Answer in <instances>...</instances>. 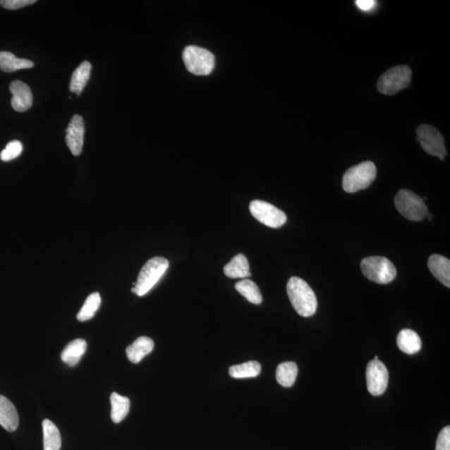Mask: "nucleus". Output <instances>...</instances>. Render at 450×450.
I'll return each mask as SVG.
<instances>
[{
    "label": "nucleus",
    "instance_id": "15",
    "mask_svg": "<svg viewBox=\"0 0 450 450\" xmlns=\"http://www.w3.org/2000/svg\"><path fill=\"white\" fill-rule=\"evenodd\" d=\"M154 347L152 339L145 336L138 338L131 346L126 348L128 359L133 364H138L144 359V357L153 351Z\"/></svg>",
    "mask_w": 450,
    "mask_h": 450
},
{
    "label": "nucleus",
    "instance_id": "25",
    "mask_svg": "<svg viewBox=\"0 0 450 450\" xmlns=\"http://www.w3.org/2000/svg\"><path fill=\"white\" fill-rule=\"evenodd\" d=\"M236 288L238 293H241L252 304L260 305L262 300H263L259 287L250 279H245L236 283Z\"/></svg>",
    "mask_w": 450,
    "mask_h": 450
},
{
    "label": "nucleus",
    "instance_id": "8",
    "mask_svg": "<svg viewBox=\"0 0 450 450\" xmlns=\"http://www.w3.org/2000/svg\"><path fill=\"white\" fill-rule=\"evenodd\" d=\"M417 140L427 154L437 156L443 160L447 154L444 146V139L437 128L429 126L421 125L417 128Z\"/></svg>",
    "mask_w": 450,
    "mask_h": 450
},
{
    "label": "nucleus",
    "instance_id": "28",
    "mask_svg": "<svg viewBox=\"0 0 450 450\" xmlns=\"http://www.w3.org/2000/svg\"><path fill=\"white\" fill-rule=\"evenodd\" d=\"M435 450H450V427L445 426L440 431L437 442H436Z\"/></svg>",
    "mask_w": 450,
    "mask_h": 450
},
{
    "label": "nucleus",
    "instance_id": "4",
    "mask_svg": "<svg viewBox=\"0 0 450 450\" xmlns=\"http://www.w3.org/2000/svg\"><path fill=\"white\" fill-rule=\"evenodd\" d=\"M360 267L367 279L380 284L392 282L397 275L392 262L382 256L367 257L361 261Z\"/></svg>",
    "mask_w": 450,
    "mask_h": 450
},
{
    "label": "nucleus",
    "instance_id": "5",
    "mask_svg": "<svg viewBox=\"0 0 450 450\" xmlns=\"http://www.w3.org/2000/svg\"><path fill=\"white\" fill-rule=\"evenodd\" d=\"M183 59L187 70L195 75H209L214 68V55L199 46H188L183 50Z\"/></svg>",
    "mask_w": 450,
    "mask_h": 450
},
{
    "label": "nucleus",
    "instance_id": "2",
    "mask_svg": "<svg viewBox=\"0 0 450 450\" xmlns=\"http://www.w3.org/2000/svg\"><path fill=\"white\" fill-rule=\"evenodd\" d=\"M377 169L371 162H365L348 169L343 176L342 186L344 191L355 193L365 190L371 186L376 178Z\"/></svg>",
    "mask_w": 450,
    "mask_h": 450
},
{
    "label": "nucleus",
    "instance_id": "32",
    "mask_svg": "<svg viewBox=\"0 0 450 450\" xmlns=\"http://www.w3.org/2000/svg\"><path fill=\"white\" fill-rule=\"evenodd\" d=\"M375 360H379V357L378 356H375Z\"/></svg>",
    "mask_w": 450,
    "mask_h": 450
},
{
    "label": "nucleus",
    "instance_id": "30",
    "mask_svg": "<svg viewBox=\"0 0 450 450\" xmlns=\"http://www.w3.org/2000/svg\"><path fill=\"white\" fill-rule=\"evenodd\" d=\"M355 4L363 11H370L376 6V1L374 0H357Z\"/></svg>",
    "mask_w": 450,
    "mask_h": 450
},
{
    "label": "nucleus",
    "instance_id": "20",
    "mask_svg": "<svg viewBox=\"0 0 450 450\" xmlns=\"http://www.w3.org/2000/svg\"><path fill=\"white\" fill-rule=\"evenodd\" d=\"M34 67V63L25 59H18L11 52H0V70L11 73Z\"/></svg>",
    "mask_w": 450,
    "mask_h": 450
},
{
    "label": "nucleus",
    "instance_id": "12",
    "mask_svg": "<svg viewBox=\"0 0 450 450\" xmlns=\"http://www.w3.org/2000/svg\"><path fill=\"white\" fill-rule=\"evenodd\" d=\"M9 90L13 95L11 104L16 111L25 112L30 109L33 104V95L29 86L24 82L16 80L11 83Z\"/></svg>",
    "mask_w": 450,
    "mask_h": 450
},
{
    "label": "nucleus",
    "instance_id": "10",
    "mask_svg": "<svg viewBox=\"0 0 450 450\" xmlns=\"http://www.w3.org/2000/svg\"><path fill=\"white\" fill-rule=\"evenodd\" d=\"M366 382L369 392L374 396L383 394L389 383L387 366L379 360H371L366 368Z\"/></svg>",
    "mask_w": 450,
    "mask_h": 450
},
{
    "label": "nucleus",
    "instance_id": "9",
    "mask_svg": "<svg viewBox=\"0 0 450 450\" xmlns=\"http://www.w3.org/2000/svg\"><path fill=\"white\" fill-rule=\"evenodd\" d=\"M250 213L258 221L270 228H279L287 221L286 214L268 202L252 201L250 205Z\"/></svg>",
    "mask_w": 450,
    "mask_h": 450
},
{
    "label": "nucleus",
    "instance_id": "23",
    "mask_svg": "<svg viewBox=\"0 0 450 450\" xmlns=\"http://www.w3.org/2000/svg\"><path fill=\"white\" fill-rule=\"evenodd\" d=\"M111 402V419L114 423H121L130 412V401L127 397L119 396L114 392L110 396Z\"/></svg>",
    "mask_w": 450,
    "mask_h": 450
},
{
    "label": "nucleus",
    "instance_id": "11",
    "mask_svg": "<svg viewBox=\"0 0 450 450\" xmlns=\"http://www.w3.org/2000/svg\"><path fill=\"white\" fill-rule=\"evenodd\" d=\"M85 122L80 116L71 118L66 130V141L68 149L75 156H79L84 146Z\"/></svg>",
    "mask_w": 450,
    "mask_h": 450
},
{
    "label": "nucleus",
    "instance_id": "27",
    "mask_svg": "<svg viewBox=\"0 0 450 450\" xmlns=\"http://www.w3.org/2000/svg\"><path fill=\"white\" fill-rule=\"evenodd\" d=\"M23 151V145L20 141L13 140L9 142L6 145L1 154H0V159L2 162H8L11 160L15 159L20 156Z\"/></svg>",
    "mask_w": 450,
    "mask_h": 450
},
{
    "label": "nucleus",
    "instance_id": "1",
    "mask_svg": "<svg viewBox=\"0 0 450 450\" xmlns=\"http://www.w3.org/2000/svg\"><path fill=\"white\" fill-rule=\"evenodd\" d=\"M286 288L289 300L298 315L307 318L315 314L318 301L313 289L304 279L291 277Z\"/></svg>",
    "mask_w": 450,
    "mask_h": 450
},
{
    "label": "nucleus",
    "instance_id": "24",
    "mask_svg": "<svg viewBox=\"0 0 450 450\" xmlns=\"http://www.w3.org/2000/svg\"><path fill=\"white\" fill-rule=\"evenodd\" d=\"M261 365L257 361H249L243 364L233 365L229 373L233 379L255 378L260 374Z\"/></svg>",
    "mask_w": 450,
    "mask_h": 450
},
{
    "label": "nucleus",
    "instance_id": "29",
    "mask_svg": "<svg viewBox=\"0 0 450 450\" xmlns=\"http://www.w3.org/2000/svg\"><path fill=\"white\" fill-rule=\"evenodd\" d=\"M35 3H36L35 0H1V1H0V6L4 8L11 9V11H13V9H18L28 6H31V4Z\"/></svg>",
    "mask_w": 450,
    "mask_h": 450
},
{
    "label": "nucleus",
    "instance_id": "7",
    "mask_svg": "<svg viewBox=\"0 0 450 450\" xmlns=\"http://www.w3.org/2000/svg\"><path fill=\"white\" fill-rule=\"evenodd\" d=\"M412 71L406 66L389 68L380 76L377 88L381 94L392 95L407 88L411 81Z\"/></svg>",
    "mask_w": 450,
    "mask_h": 450
},
{
    "label": "nucleus",
    "instance_id": "31",
    "mask_svg": "<svg viewBox=\"0 0 450 450\" xmlns=\"http://www.w3.org/2000/svg\"><path fill=\"white\" fill-rule=\"evenodd\" d=\"M427 218L429 219V220H432L433 218V215L432 214H427Z\"/></svg>",
    "mask_w": 450,
    "mask_h": 450
},
{
    "label": "nucleus",
    "instance_id": "16",
    "mask_svg": "<svg viewBox=\"0 0 450 450\" xmlns=\"http://www.w3.org/2000/svg\"><path fill=\"white\" fill-rule=\"evenodd\" d=\"M224 273L228 278L241 279L251 276L250 264L246 256L238 254L224 267Z\"/></svg>",
    "mask_w": 450,
    "mask_h": 450
},
{
    "label": "nucleus",
    "instance_id": "3",
    "mask_svg": "<svg viewBox=\"0 0 450 450\" xmlns=\"http://www.w3.org/2000/svg\"><path fill=\"white\" fill-rule=\"evenodd\" d=\"M169 266V260L163 257H154L147 261L138 276L135 293L138 296L146 295L158 283Z\"/></svg>",
    "mask_w": 450,
    "mask_h": 450
},
{
    "label": "nucleus",
    "instance_id": "17",
    "mask_svg": "<svg viewBox=\"0 0 450 450\" xmlns=\"http://www.w3.org/2000/svg\"><path fill=\"white\" fill-rule=\"evenodd\" d=\"M397 344L399 350L407 355H415L421 350L422 342L419 334L414 330L405 329L399 333Z\"/></svg>",
    "mask_w": 450,
    "mask_h": 450
},
{
    "label": "nucleus",
    "instance_id": "6",
    "mask_svg": "<svg viewBox=\"0 0 450 450\" xmlns=\"http://www.w3.org/2000/svg\"><path fill=\"white\" fill-rule=\"evenodd\" d=\"M394 204L399 212L411 221H420L429 214L423 199L411 190H399L394 198Z\"/></svg>",
    "mask_w": 450,
    "mask_h": 450
},
{
    "label": "nucleus",
    "instance_id": "22",
    "mask_svg": "<svg viewBox=\"0 0 450 450\" xmlns=\"http://www.w3.org/2000/svg\"><path fill=\"white\" fill-rule=\"evenodd\" d=\"M298 369L295 362H284L279 365L276 370V379L284 387H291L296 383Z\"/></svg>",
    "mask_w": 450,
    "mask_h": 450
},
{
    "label": "nucleus",
    "instance_id": "19",
    "mask_svg": "<svg viewBox=\"0 0 450 450\" xmlns=\"http://www.w3.org/2000/svg\"><path fill=\"white\" fill-rule=\"evenodd\" d=\"M91 68V63L88 61H84L73 73L70 85V90L72 93H75L77 95H80L82 93L90 80Z\"/></svg>",
    "mask_w": 450,
    "mask_h": 450
},
{
    "label": "nucleus",
    "instance_id": "18",
    "mask_svg": "<svg viewBox=\"0 0 450 450\" xmlns=\"http://www.w3.org/2000/svg\"><path fill=\"white\" fill-rule=\"evenodd\" d=\"M87 343L85 339H77L68 343L61 353V360L68 366H75L85 355Z\"/></svg>",
    "mask_w": 450,
    "mask_h": 450
},
{
    "label": "nucleus",
    "instance_id": "14",
    "mask_svg": "<svg viewBox=\"0 0 450 450\" xmlns=\"http://www.w3.org/2000/svg\"><path fill=\"white\" fill-rule=\"evenodd\" d=\"M0 425L8 432H15L18 426V415L15 406L3 396H0Z\"/></svg>",
    "mask_w": 450,
    "mask_h": 450
},
{
    "label": "nucleus",
    "instance_id": "21",
    "mask_svg": "<svg viewBox=\"0 0 450 450\" xmlns=\"http://www.w3.org/2000/svg\"><path fill=\"white\" fill-rule=\"evenodd\" d=\"M44 450H59L61 448V435L52 421H43Z\"/></svg>",
    "mask_w": 450,
    "mask_h": 450
},
{
    "label": "nucleus",
    "instance_id": "13",
    "mask_svg": "<svg viewBox=\"0 0 450 450\" xmlns=\"http://www.w3.org/2000/svg\"><path fill=\"white\" fill-rule=\"evenodd\" d=\"M430 272L447 288L450 287V260L439 255H433L428 260Z\"/></svg>",
    "mask_w": 450,
    "mask_h": 450
},
{
    "label": "nucleus",
    "instance_id": "26",
    "mask_svg": "<svg viewBox=\"0 0 450 450\" xmlns=\"http://www.w3.org/2000/svg\"><path fill=\"white\" fill-rule=\"evenodd\" d=\"M100 305L101 297L99 293L97 292L91 293V295L87 298L79 313H78L77 320L80 321V322L91 320L95 316L96 312L99 309Z\"/></svg>",
    "mask_w": 450,
    "mask_h": 450
}]
</instances>
